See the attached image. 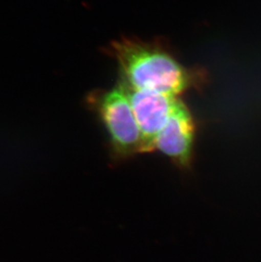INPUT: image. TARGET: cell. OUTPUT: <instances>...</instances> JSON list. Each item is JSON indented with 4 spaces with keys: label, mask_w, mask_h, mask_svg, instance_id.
Here are the masks:
<instances>
[{
    "label": "cell",
    "mask_w": 261,
    "mask_h": 262,
    "mask_svg": "<svg viewBox=\"0 0 261 262\" xmlns=\"http://www.w3.org/2000/svg\"><path fill=\"white\" fill-rule=\"evenodd\" d=\"M111 49L122 84L130 89L177 97L204 81L201 72L185 67L160 45L122 39L112 42Z\"/></svg>",
    "instance_id": "cell-1"
},
{
    "label": "cell",
    "mask_w": 261,
    "mask_h": 262,
    "mask_svg": "<svg viewBox=\"0 0 261 262\" xmlns=\"http://www.w3.org/2000/svg\"><path fill=\"white\" fill-rule=\"evenodd\" d=\"M89 102L104 123L116 158L141 153L140 129L121 85L102 94H93Z\"/></svg>",
    "instance_id": "cell-2"
},
{
    "label": "cell",
    "mask_w": 261,
    "mask_h": 262,
    "mask_svg": "<svg viewBox=\"0 0 261 262\" xmlns=\"http://www.w3.org/2000/svg\"><path fill=\"white\" fill-rule=\"evenodd\" d=\"M128 97L142 137L141 153L155 150L158 134L167 121L177 97L121 84Z\"/></svg>",
    "instance_id": "cell-3"
},
{
    "label": "cell",
    "mask_w": 261,
    "mask_h": 262,
    "mask_svg": "<svg viewBox=\"0 0 261 262\" xmlns=\"http://www.w3.org/2000/svg\"><path fill=\"white\" fill-rule=\"evenodd\" d=\"M195 123L189 110L177 99L165 126L158 134L155 149L167 156L181 169L192 165Z\"/></svg>",
    "instance_id": "cell-4"
}]
</instances>
